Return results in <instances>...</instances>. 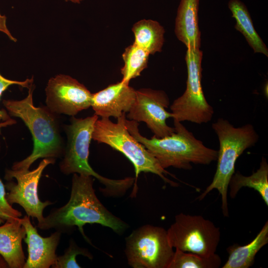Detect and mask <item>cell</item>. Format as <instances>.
I'll return each instance as SVG.
<instances>
[{
	"label": "cell",
	"mask_w": 268,
	"mask_h": 268,
	"mask_svg": "<svg viewBox=\"0 0 268 268\" xmlns=\"http://www.w3.org/2000/svg\"><path fill=\"white\" fill-rule=\"evenodd\" d=\"M92 176L73 174L69 199L64 205L55 208L38 223L43 230L54 229L62 233H69L77 227L84 238L90 244L83 226L99 224L121 234L129 227L127 223L109 211L97 197Z\"/></svg>",
	"instance_id": "cell-1"
},
{
	"label": "cell",
	"mask_w": 268,
	"mask_h": 268,
	"mask_svg": "<svg viewBox=\"0 0 268 268\" xmlns=\"http://www.w3.org/2000/svg\"><path fill=\"white\" fill-rule=\"evenodd\" d=\"M32 85L27 96L20 100H3L2 104L9 115L22 120L33 138V149L30 155L21 161L13 163L11 169L29 170L39 158L56 160L63 157L65 146L60 133L57 115L46 106L36 107L33 101Z\"/></svg>",
	"instance_id": "cell-2"
},
{
	"label": "cell",
	"mask_w": 268,
	"mask_h": 268,
	"mask_svg": "<svg viewBox=\"0 0 268 268\" xmlns=\"http://www.w3.org/2000/svg\"><path fill=\"white\" fill-rule=\"evenodd\" d=\"M173 120L175 132L161 138L154 135L148 138L141 135L138 123L135 121L126 117L124 123L130 134L144 146L164 169L173 167L191 170L192 163L208 165L217 160V150L206 147L181 122Z\"/></svg>",
	"instance_id": "cell-3"
},
{
	"label": "cell",
	"mask_w": 268,
	"mask_h": 268,
	"mask_svg": "<svg viewBox=\"0 0 268 268\" xmlns=\"http://www.w3.org/2000/svg\"><path fill=\"white\" fill-rule=\"evenodd\" d=\"M219 143L217 151L216 172L211 183L199 197L203 200L213 189L221 197V209L224 216H228L227 192L230 180L235 173L237 159L247 149L254 146L259 136L250 124L235 127L228 120L218 118L212 124Z\"/></svg>",
	"instance_id": "cell-4"
},
{
	"label": "cell",
	"mask_w": 268,
	"mask_h": 268,
	"mask_svg": "<svg viewBox=\"0 0 268 268\" xmlns=\"http://www.w3.org/2000/svg\"><path fill=\"white\" fill-rule=\"evenodd\" d=\"M98 119L95 114L85 118L73 117L70 123L65 126L67 142L60 169L66 175L77 173L92 176L105 186L101 191L104 194L111 196L122 195L134 183V178L113 180L105 178L96 172L88 162L90 144Z\"/></svg>",
	"instance_id": "cell-5"
},
{
	"label": "cell",
	"mask_w": 268,
	"mask_h": 268,
	"mask_svg": "<svg viewBox=\"0 0 268 268\" xmlns=\"http://www.w3.org/2000/svg\"><path fill=\"white\" fill-rule=\"evenodd\" d=\"M125 113L113 123L109 118L97 119L94 124L92 138L100 143H105L121 152L133 163L135 171L134 187L140 172H149L159 176L165 183L175 187L177 184L168 179L166 175L170 174L163 169L157 160L144 146L137 141L125 126Z\"/></svg>",
	"instance_id": "cell-6"
},
{
	"label": "cell",
	"mask_w": 268,
	"mask_h": 268,
	"mask_svg": "<svg viewBox=\"0 0 268 268\" xmlns=\"http://www.w3.org/2000/svg\"><path fill=\"white\" fill-rule=\"evenodd\" d=\"M202 52L187 49L185 61L188 76L184 93L170 106L173 119L197 124H206L212 118L214 110L207 101L201 86Z\"/></svg>",
	"instance_id": "cell-7"
},
{
	"label": "cell",
	"mask_w": 268,
	"mask_h": 268,
	"mask_svg": "<svg viewBox=\"0 0 268 268\" xmlns=\"http://www.w3.org/2000/svg\"><path fill=\"white\" fill-rule=\"evenodd\" d=\"M167 232L159 226L145 225L126 238L125 254L133 268H168L174 251Z\"/></svg>",
	"instance_id": "cell-8"
},
{
	"label": "cell",
	"mask_w": 268,
	"mask_h": 268,
	"mask_svg": "<svg viewBox=\"0 0 268 268\" xmlns=\"http://www.w3.org/2000/svg\"><path fill=\"white\" fill-rule=\"evenodd\" d=\"M167 232L172 247L204 256L215 253L220 240L219 228L200 215L177 214Z\"/></svg>",
	"instance_id": "cell-9"
},
{
	"label": "cell",
	"mask_w": 268,
	"mask_h": 268,
	"mask_svg": "<svg viewBox=\"0 0 268 268\" xmlns=\"http://www.w3.org/2000/svg\"><path fill=\"white\" fill-rule=\"evenodd\" d=\"M56 160L44 158L35 169L30 171L6 169L4 179L7 181L5 186L8 191L6 199L11 205L16 203L25 210L27 215L37 219L38 223L44 219L43 210L53 204L49 201H42L38 196L39 180L45 168L49 164H54Z\"/></svg>",
	"instance_id": "cell-10"
},
{
	"label": "cell",
	"mask_w": 268,
	"mask_h": 268,
	"mask_svg": "<svg viewBox=\"0 0 268 268\" xmlns=\"http://www.w3.org/2000/svg\"><path fill=\"white\" fill-rule=\"evenodd\" d=\"M46 107L56 114L74 116L91 107L92 94L75 79L65 74L51 78L45 88Z\"/></svg>",
	"instance_id": "cell-11"
},
{
	"label": "cell",
	"mask_w": 268,
	"mask_h": 268,
	"mask_svg": "<svg viewBox=\"0 0 268 268\" xmlns=\"http://www.w3.org/2000/svg\"><path fill=\"white\" fill-rule=\"evenodd\" d=\"M135 101L128 112V118L137 122H143L158 138L171 134L175 132L166 120L173 117L166 110L169 105L167 95L162 90L142 89L135 90Z\"/></svg>",
	"instance_id": "cell-12"
},
{
	"label": "cell",
	"mask_w": 268,
	"mask_h": 268,
	"mask_svg": "<svg viewBox=\"0 0 268 268\" xmlns=\"http://www.w3.org/2000/svg\"><path fill=\"white\" fill-rule=\"evenodd\" d=\"M29 217L26 215L20 218L26 230L24 241L27 245L28 253L23 268H49L56 261V252L62 233L55 231L49 237H42L32 225Z\"/></svg>",
	"instance_id": "cell-13"
},
{
	"label": "cell",
	"mask_w": 268,
	"mask_h": 268,
	"mask_svg": "<svg viewBox=\"0 0 268 268\" xmlns=\"http://www.w3.org/2000/svg\"><path fill=\"white\" fill-rule=\"evenodd\" d=\"M135 97V90L121 81L92 94L91 107L97 116L117 119L129 111Z\"/></svg>",
	"instance_id": "cell-14"
},
{
	"label": "cell",
	"mask_w": 268,
	"mask_h": 268,
	"mask_svg": "<svg viewBox=\"0 0 268 268\" xmlns=\"http://www.w3.org/2000/svg\"><path fill=\"white\" fill-rule=\"evenodd\" d=\"M26 234L20 218L6 221L0 226V255L8 268H23L26 260L22 241Z\"/></svg>",
	"instance_id": "cell-15"
},
{
	"label": "cell",
	"mask_w": 268,
	"mask_h": 268,
	"mask_svg": "<svg viewBox=\"0 0 268 268\" xmlns=\"http://www.w3.org/2000/svg\"><path fill=\"white\" fill-rule=\"evenodd\" d=\"M199 3L200 0H181L177 10L175 33L188 49H199L201 47Z\"/></svg>",
	"instance_id": "cell-16"
},
{
	"label": "cell",
	"mask_w": 268,
	"mask_h": 268,
	"mask_svg": "<svg viewBox=\"0 0 268 268\" xmlns=\"http://www.w3.org/2000/svg\"><path fill=\"white\" fill-rule=\"evenodd\" d=\"M268 243V221H267L255 238L246 245H233L227 251V261L222 268H249L254 263L260 250Z\"/></svg>",
	"instance_id": "cell-17"
},
{
	"label": "cell",
	"mask_w": 268,
	"mask_h": 268,
	"mask_svg": "<svg viewBox=\"0 0 268 268\" xmlns=\"http://www.w3.org/2000/svg\"><path fill=\"white\" fill-rule=\"evenodd\" d=\"M228 6L236 20L234 28L244 36L254 52L268 57V49L256 32L245 4L240 0H230Z\"/></svg>",
	"instance_id": "cell-18"
},
{
	"label": "cell",
	"mask_w": 268,
	"mask_h": 268,
	"mask_svg": "<svg viewBox=\"0 0 268 268\" xmlns=\"http://www.w3.org/2000/svg\"><path fill=\"white\" fill-rule=\"evenodd\" d=\"M230 196L234 198L241 188L248 187L257 191L267 206H268V164L263 157L259 168L252 175L245 176L239 172L234 173L232 176L228 188Z\"/></svg>",
	"instance_id": "cell-19"
},
{
	"label": "cell",
	"mask_w": 268,
	"mask_h": 268,
	"mask_svg": "<svg viewBox=\"0 0 268 268\" xmlns=\"http://www.w3.org/2000/svg\"><path fill=\"white\" fill-rule=\"evenodd\" d=\"M134 36V44L149 55L162 50L165 30L158 22L143 19L135 23L132 28Z\"/></svg>",
	"instance_id": "cell-20"
},
{
	"label": "cell",
	"mask_w": 268,
	"mask_h": 268,
	"mask_svg": "<svg viewBox=\"0 0 268 268\" xmlns=\"http://www.w3.org/2000/svg\"><path fill=\"white\" fill-rule=\"evenodd\" d=\"M149 54L135 44L129 46L122 55L124 66L121 69L122 81L129 84L130 81L140 75L146 67Z\"/></svg>",
	"instance_id": "cell-21"
},
{
	"label": "cell",
	"mask_w": 268,
	"mask_h": 268,
	"mask_svg": "<svg viewBox=\"0 0 268 268\" xmlns=\"http://www.w3.org/2000/svg\"><path fill=\"white\" fill-rule=\"evenodd\" d=\"M221 264V258L215 253L204 256L175 249L168 268H218Z\"/></svg>",
	"instance_id": "cell-22"
},
{
	"label": "cell",
	"mask_w": 268,
	"mask_h": 268,
	"mask_svg": "<svg viewBox=\"0 0 268 268\" xmlns=\"http://www.w3.org/2000/svg\"><path fill=\"white\" fill-rule=\"evenodd\" d=\"M83 255L89 259H92L93 256L88 249L78 246L73 239L69 241L68 247L65 250L63 255L57 256L52 268H80L76 257L77 255Z\"/></svg>",
	"instance_id": "cell-23"
},
{
	"label": "cell",
	"mask_w": 268,
	"mask_h": 268,
	"mask_svg": "<svg viewBox=\"0 0 268 268\" xmlns=\"http://www.w3.org/2000/svg\"><path fill=\"white\" fill-rule=\"evenodd\" d=\"M5 188L0 179V224L7 220L20 218L21 212L14 208L6 199Z\"/></svg>",
	"instance_id": "cell-24"
},
{
	"label": "cell",
	"mask_w": 268,
	"mask_h": 268,
	"mask_svg": "<svg viewBox=\"0 0 268 268\" xmlns=\"http://www.w3.org/2000/svg\"><path fill=\"white\" fill-rule=\"evenodd\" d=\"M34 79L32 77L31 78H27L24 81H17L8 79L3 77L0 73V99L2 96L3 92L7 89V88L14 84L19 85L22 87L29 88L31 85H33ZM10 117L8 115V113L0 109V120L2 121H5L10 119Z\"/></svg>",
	"instance_id": "cell-25"
},
{
	"label": "cell",
	"mask_w": 268,
	"mask_h": 268,
	"mask_svg": "<svg viewBox=\"0 0 268 268\" xmlns=\"http://www.w3.org/2000/svg\"><path fill=\"white\" fill-rule=\"evenodd\" d=\"M0 32L5 34L8 38L13 42H16L17 40L14 38L8 30L6 25V17L2 15L0 12Z\"/></svg>",
	"instance_id": "cell-26"
},
{
	"label": "cell",
	"mask_w": 268,
	"mask_h": 268,
	"mask_svg": "<svg viewBox=\"0 0 268 268\" xmlns=\"http://www.w3.org/2000/svg\"><path fill=\"white\" fill-rule=\"evenodd\" d=\"M15 123H16V121L12 119H10L5 121H2V122L0 123V129L2 127L12 125Z\"/></svg>",
	"instance_id": "cell-27"
},
{
	"label": "cell",
	"mask_w": 268,
	"mask_h": 268,
	"mask_svg": "<svg viewBox=\"0 0 268 268\" xmlns=\"http://www.w3.org/2000/svg\"><path fill=\"white\" fill-rule=\"evenodd\" d=\"M8 268V267L5 261L0 255V268Z\"/></svg>",
	"instance_id": "cell-28"
},
{
	"label": "cell",
	"mask_w": 268,
	"mask_h": 268,
	"mask_svg": "<svg viewBox=\"0 0 268 268\" xmlns=\"http://www.w3.org/2000/svg\"><path fill=\"white\" fill-rule=\"evenodd\" d=\"M66 1H70L75 3H79L83 0H65Z\"/></svg>",
	"instance_id": "cell-29"
}]
</instances>
